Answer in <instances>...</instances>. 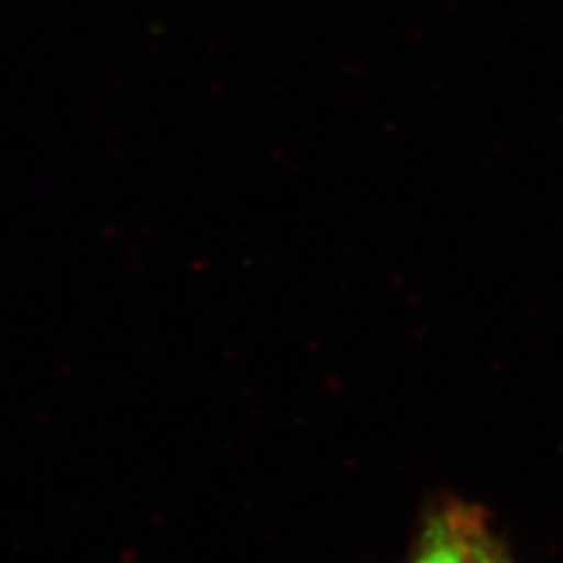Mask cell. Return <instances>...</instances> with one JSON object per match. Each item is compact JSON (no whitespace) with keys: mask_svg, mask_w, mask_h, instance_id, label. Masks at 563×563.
<instances>
[{"mask_svg":"<svg viewBox=\"0 0 563 563\" xmlns=\"http://www.w3.org/2000/svg\"><path fill=\"white\" fill-rule=\"evenodd\" d=\"M477 563H517L512 556V550L507 548L505 538L496 531V528H493L490 521L484 528L477 544Z\"/></svg>","mask_w":563,"mask_h":563,"instance_id":"cell-2","label":"cell"},{"mask_svg":"<svg viewBox=\"0 0 563 563\" xmlns=\"http://www.w3.org/2000/svg\"><path fill=\"white\" fill-rule=\"evenodd\" d=\"M488 521L484 507L439 496L422 512L401 563H477V544Z\"/></svg>","mask_w":563,"mask_h":563,"instance_id":"cell-1","label":"cell"}]
</instances>
